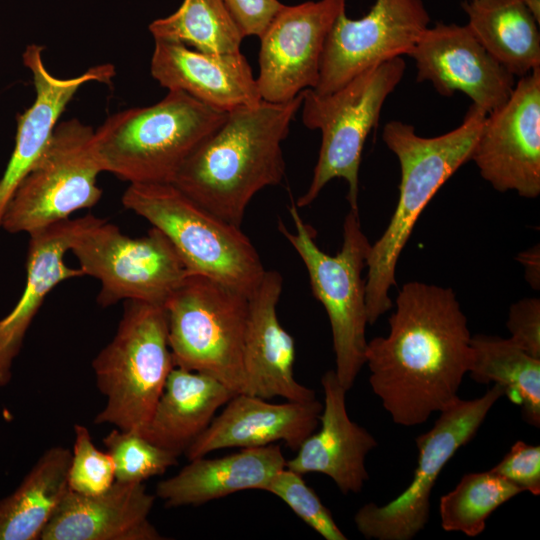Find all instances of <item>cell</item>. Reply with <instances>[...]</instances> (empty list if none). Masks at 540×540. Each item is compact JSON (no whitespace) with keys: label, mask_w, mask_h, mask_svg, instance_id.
Here are the masks:
<instances>
[{"label":"cell","mask_w":540,"mask_h":540,"mask_svg":"<svg viewBox=\"0 0 540 540\" xmlns=\"http://www.w3.org/2000/svg\"><path fill=\"white\" fill-rule=\"evenodd\" d=\"M520 262L525 266L526 279L533 288H539V247L523 252L519 255Z\"/></svg>","instance_id":"cell-37"},{"label":"cell","mask_w":540,"mask_h":540,"mask_svg":"<svg viewBox=\"0 0 540 540\" xmlns=\"http://www.w3.org/2000/svg\"><path fill=\"white\" fill-rule=\"evenodd\" d=\"M532 12L538 22H540V0H522Z\"/></svg>","instance_id":"cell-38"},{"label":"cell","mask_w":540,"mask_h":540,"mask_svg":"<svg viewBox=\"0 0 540 540\" xmlns=\"http://www.w3.org/2000/svg\"><path fill=\"white\" fill-rule=\"evenodd\" d=\"M408 56L415 62L417 82H430L446 97L460 91L487 114L507 101L516 83L467 25L427 27Z\"/></svg>","instance_id":"cell-16"},{"label":"cell","mask_w":540,"mask_h":540,"mask_svg":"<svg viewBox=\"0 0 540 540\" xmlns=\"http://www.w3.org/2000/svg\"><path fill=\"white\" fill-rule=\"evenodd\" d=\"M486 116L472 104L457 128L435 137H422L413 125L398 120L384 126L382 139L399 161L401 179L395 211L366 258L368 324L392 307L389 290L396 285V265L413 228L440 187L471 160Z\"/></svg>","instance_id":"cell-3"},{"label":"cell","mask_w":540,"mask_h":540,"mask_svg":"<svg viewBox=\"0 0 540 540\" xmlns=\"http://www.w3.org/2000/svg\"><path fill=\"white\" fill-rule=\"evenodd\" d=\"M93 132L78 119L57 124L7 204L1 221L4 230L31 234L99 202L97 176L102 171L92 149Z\"/></svg>","instance_id":"cell-10"},{"label":"cell","mask_w":540,"mask_h":540,"mask_svg":"<svg viewBox=\"0 0 540 540\" xmlns=\"http://www.w3.org/2000/svg\"><path fill=\"white\" fill-rule=\"evenodd\" d=\"M509 338L529 355L540 359V300L524 298L511 305L507 321Z\"/></svg>","instance_id":"cell-35"},{"label":"cell","mask_w":540,"mask_h":540,"mask_svg":"<svg viewBox=\"0 0 540 540\" xmlns=\"http://www.w3.org/2000/svg\"><path fill=\"white\" fill-rule=\"evenodd\" d=\"M324 405L320 429L309 435L286 460L285 467L301 475L321 473L330 477L343 494L358 493L368 480L366 455L377 447L376 439L347 413V390L334 370L321 378Z\"/></svg>","instance_id":"cell-21"},{"label":"cell","mask_w":540,"mask_h":540,"mask_svg":"<svg viewBox=\"0 0 540 540\" xmlns=\"http://www.w3.org/2000/svg\"><path fill=\"white\" fill-rule=\"evenodd\" d=\"M149 31L154 39L218 54L240 52L243 39L222 0H184L173 14L154 20Z\"/></svg>","instance_id":"cell-29"},{"label":"cell","mask_w":540,"mask_h":540,"mask_svg":"<svg viewBox=\"0 0 540 540\" xmlns=\"http://www.w3.org/2000/svg\"><path fill=\"white\" fill-rule=\"evenodd\" d=\"M504 395L494 384L481 397L458 398L439 412L433 427L416 438L417 467L411 483L384 505L367 503L354 516L357 530L367 539L410 540L427 524L430 496L444 466L477 433L492 406Z\"/></svg>","instance_id":"cell-12"},{"label":"cell","mask_w":540,"mask_h":540,"mask_svg":"<svg viewBox=\"0 0 540 540\" xmlns=\"http://www.w3.org/2000/svg\"><path fill=\"white\" fill-rule=\"evenodd\" d=\"M42 51V46L31 44L23 53V62L32 74L35 99L18 116L15 146L0 179V227L14 191L43 153L61 114L76 92L86 83H107L115 75L112 65L103 64L76 77L58 78L47 70Z\"/></svg>","instance_id":"cell-22"},{"label":"cell","mask_w":540,"mask_h":540,"mask_svg":"<svg viewBox=\"0 0 540 540\" xmlns=\"http://www.w3.org/2000/svg\"><path fill=\"white\" fill-rule=\"evenodd\" d=\"M523 492L492 470L465 474L439 501L441 526L469 537L481 534L488 517L502 504Z\"/></svg>","instance_id":"cell-30"},{"label":"cell","mask_w":540,"mask_h":540,"mask_svg":"<svg viewBox=\"0 0 540 540\" xmlns=\"http://www.w3.org/2000/svg\"><path fill=\"white\" fill-rule=\"evenodd\" d=\"M322 409L317 399L277 404L239 393L184 453L192 460L219 449L260 447L277 441L296 451L317 429Z\"/></svg>","instance_id":"cell-18"},{"label":"cell","mask_w":540,"mask_h":540,"mask_svg":"<svg viewBox=\"0 0 540 540\" xmlns=\"http://www.w3.org/2000/svg\"><path fill=\"white\" fill-rule=\"evenodd\" d=\"M71 451L47 449L19 486L0 500V540H39L69 490Z\"/></svg>","instance_id":"cell-27"},{"label":"cell","mask_w":540,"mask_h":540,"mask_svg":"<svg viewBox=\"0 0 540 540\" xmlns=\"http://www.w3.org/2000/svg\"><path fill=\"white\" fill-rule=\"evenodd\" d=\"M241 35L260 37L284 6L278 0H222Z\"/></svg>","instance_id":"cell-36"},{"label":"cell","mask_w":540,"mask_h":540,"mask_svg":"<svg viewBox=\"0 0 540 540\" xmlns=\"http://www.w3.org/2000/svg\"><path fill=\"white\" fill-rule=\"evenodd\" d=\"M429 22L422 0H376L356 20L343 10L326 37L313 90L331 93L373 66L408 55Z\"/></svg>","instance_id":"cell-13"},{"label":"cell","mask_w":540,"mask_h":540,"mask_svg":"<svg viewBox=\"0 0 540 540\" xmlns=\"http://www.w3.org/2000/svg\"><path fill=\"white\" fill-rule=\"evenodd\" d=\"M289 213L294 231L282 221L278 230L303 261L312 293L325 308L332 331L334 371L348 391L365 364L368 320L362 271L371 244L362 230L358 209H350L345 216L342 246L336 255L318 247L314 230L303 221L295 204Z\"/></svg>","instance_id":"cell-7"},{"label":"cell","mask_w":540,"mask_h":540,"mask_svg":"<svg viewBox=\"0 0 540 540\" xmlns=\"http://www.w3.org/2000/svg\"><path fill=\"white\" fill-rule=\"evenodd\" d=\"M155 496L143 483H114L85 495L68 490L39 540H163L149 521Z\"/></svg>","instance_id":"cell-20"},{"label":"cell","mask_w":540,"mask_h":540,"mask_svg":"<svg viewBox=\"0 0 540 540\" xmlns=\"http://www.w3.org/2000/svg\"><path fill=\"white\" fill-rule=\"evenodd\" d=\"M345 0L307 1L284 5L260 38L259 74L261 99L287 102L319 80L326 37Z\"/></svg>","instance_id":"cell-15"},{"label":"cell","mask_w":540,"mask_h":540,"mask_svg":"<svg viewBox=\"0 0 540 540\" xmlns=\"http://www.w3.org/2000/svg\"><path fill=\"white\" fill-rule=\"evenodd\" d=\"M226 112L170 90L159 102L108 117L93 132L102 172L132 183H171L176 172L224 121Z\"/></svg>","instance_id":"cell-4"},{"label":"cell","mask_w":540,"mask_h":540,"mask_svg":"<svg viewBox=\"0 0 540 540\" xmlns=\"http://www.w3.org/2000/svg\"><path fill=\"white\" fill-rule=\"evenodd\" d=\"M286 467L268 483L265 491L281 499L302 521L326 540H346L330 510L302 478Z\"/></svg>","instance_id":"cell-32"},{"label":"cell","mask_w":540,"mask_h":540,"mask_svg":"<svg viewBox=\"0 0 540 540\" xmlns=\"http://www.w3.org/2000/svg\"><path fill=\"white\" fill-rule=\"evenodd\" d=\"M282 285L279 272L266 270L249 296L243 352L244 393L267 400L281 397L287 401H311L316 399L315 391L294 377L295 341L278 319Z\"/></svg>","instance_id":"cell-17"},{"label":"cell","mask_w":540,"mask_h":540,"mask_svg":"<svg viewBox=\"0 0 540 540\" xmlns=\"http://www.w3.org/2000/svg\"><path fill=\"white\" fill-rule=\"evenodd\" d=\"M115 469V481L143 483L177 464L172 452L147 440L139 432L114 429L103 438Z\"/></svg>","instance_id":"cell-31"},{"label":"cell","mask_w":540,"mask_h":540,"mask_svg":"<svg viewBox=\"0 0 540 540\" xmlns=\"http://www.w3.org/2000/svg\"><path fill=\"white\" fill-rule=\"evenodd\" d=\"M189 461L176 475L157 484L156 496L166 507L202 505L244 490L265 491L270 480L286 465L280 446L275 444Z\"/></svg>","instance_id":"cell-24"},{"label":"cell","mask_w":540,"mask_h":540,"mask_svg":"<svg viewBox=\"0 0 540 540\" xmlns=\"http://www.w3.org/2000/svg\"><path fill=\"white\" fill-rule=\"evenodd\" d=\"M302 100L303 92L287 102L261 100L227 112L171 183L210 212L241 226L253 197L280 184L285 175L282 142Z\"/></svg>","instance_id":"cell-2"},{"label":"cell","mask_w":540,"mask_h":540,"mask_svg":"<svg viewBox=\"0 0 540 540\" xmlns=\"http://www.w3.org/2000/svg\"><path fill=\"white\" fill-rule=\"evenodd\" d=\"M462 7L473 35L513 76L540 68L539 22L522 0H469Z\"/></svg>","instance_id":"cell-26"},{"label":"cell","mask_w":540,"mask_h":540,"mask_svg":"<svg viewBox=\"0 0 540 540\" xmlns=\"http://www.w3.org/2000/svg\"><path fill=\"white\" fill-rule=\"evenodd\" d=\"M473 160L500 192L540 194V68L520 77L507 101L487 114Z\"/></svg>","instance_id":"cell-14"},{"label":"cell","mask_w":540,"mask_h":540,"mask_svg":"<svg viewBox=\"0 0 540 540\" xmlns=\"http://www.w3.org/2000/svg\"><path fill=\"white\" fill-rule=\"evenodd\" d=\"M389 333L367 342L369 382L394 423L415 426L458 398L471 359L467 318L451 288L405 283Z\"/></svg>","instance_id":"cell-1"},{"label":"cell","mask_w":540,"mask_h":540,"mask_svg":"<svg viewBox=\"0 0 540 540\" xmlns=\"http://www.w3.org/2000/svg\"><path fill=\"white\" fill-rule=\"evenodd\" d=\"M405 68L402 57H396L365 70L331 93L303 91V124L320 130L322 139L311 183L295 204L298 208L313 203L332 179L343 178L348 183L350 209H358L363 147Z\"/></svg>","instance_id":"cell-8"},{"label":"cell","mask_w":540,"mask_h":540,"mask_svg":"<svg viewBox=\"0 0 540 540\" xmlns=\"http://www.w3.org/2000/svg\"><path fill=\"white\" fill-rule=\"evenodd\" d=\"M522 491L540 494V446L517 441L492 469Z\"/></svg>","instance_id":"cell-34"},{"label":"cell","mask_w":540,"mask_h":540,"mask_svg":"<svg viewBox=\"0 0 540 540\" xmlns=\"http://www.w3.org/2000/svg\"><path fill=\"white\" fill-rule=\"evenodd\" d=\"M97 217L67 219L29 234L26 282L13 309L0 319V387L12 377L14 359L47 295L63 281L84 276L66 264L65 255L79 233Z\"/></svg>","instance_id":"cell-23"},{"label":"cell","mask_w":540,"mask_h":540,"mask_svg":"<svg viewBox=\"0 0 540 540\" xmlns=\"http://www.w3.org/2000/svg\"><path fill=\"white\" fill-rule=\"evenodd\" d=\"M154 40L150 72L168 91H182L226 113L262 100L251 66L241 52L209 53L177 41Z\"/></svg>","instance_id":"cell-19"},{"label":"cell","mask_w":540,"mask_h":540,"mask_svg":"<svg viewBox=\"0 0 540 540\" xmlns=\"http://www.w3.org/2000/svg\"><path fill=\"white\" fill-rule=\"evenodd\" d=\"M472 359L468 373L477 383L500 385L504 395L520 406L523 419L540 426V359L509 338L471 337Z\"/></svg>","instance_id":"cell-28"},{"label":"cell","mask_w":540,"mask_h":540,"mask_svg":"<svg viewBox=\"0 0 540 540\" xmlns=\"http://www.w3.org/2000/svg\"><path fill=\"white\" fill-rule=\"evenodd\" d=\"M233 396L224 384L208 374L174 367L140 434L180 456Z\"/></svg>","instance_id":"cell-25"},{"label":"cell","mask_w":540,"mask_h":540,"mask_svg":"<svg viewBox=\"0 0 540 540\" xmlns=\"http://www.w3.org/2000/svg\"><path fill=\"white\" fill-rule=\"evenodd\" d=\"M122 204L168 238L189 274L248 296L262 280L266 269L241 226L210 212L172 183H132Z\"/></svg>","instance_id":"cell-5"},{"label":"cell","mask_w":540,"mask_h":540,"mask_svg":"<svg viewBox=\"0 0 540 540\" xmlns=\"http://www.w3.org/2000/svg\"><path fill=\"white\" fill-rule=\"evenodd\" d=\"M174 367L164 307L124 301L114 337L92 361L97 387L106 397L94 423L140 433Z\"/></svg>","instance_id":"cell-6"},{"label":"cell","mask_w":540,"mask_h":540,"mask_svg":"<svg viewBox=\"0 0 540 540\" xmlns=\"http://www.w3.org/2000/svg\"><path fill=\"white\" fill-rule=\"evenodd\" d=\"M70 252L83 275L100 282L101 307L128 300L163 306L190 275L168 238L153 226L133 238L97 217L75 238Z\"/></svg>","instance_id":"cell-11"},{"label":"cell","mask_w":540,"mask_h":540,"mask_svg":"<svg viewBox=\"0 0 540 540\" xmlns=\"http://www.w3.org/2000/svg\"><path fill=\"white\" fill-rule=\"evenodd\" d=\"M175 367L208 374L244 393L249 296L201 275H188L163 305Z\"/></svg>","instance_id":"cell-9"},{"label":"cell","mask_w":540,"mask_h":540,"mask_svg":"<svg viewBox=\"0 0 540 540\" xmlns=\"http://www.w3.org/2000/svg\"><path fill=\"white\" fill-rule=\"evenodd\" d=\"M74 445L68 471L69 489L85 495L99 494L115 481L113 460L99 450L87 427L74 425Z\"/></svg>","instance_id":"cell-33"}]
</instances>
